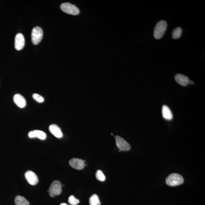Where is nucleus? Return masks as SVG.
<instances>
[{"label":"nucleus","mask_w":205,"mask_h":205,"mask_svg":"<svg viewBox=\"0 0 205 205\" xmlns=\"http://www.w3.org/2000/svg\"><path fill=\"white\" fill-rule=\"evenodd\" d=\"M85 161L78 158H74L70 160V165L71 167L77 170H82L85 167Z\"/></svg>","instance_id":"8"},{"label":"nucleus","mask_w":205,"mask_h":205,"mask_svg":"<svg viewBox=\"0 0 205 205\" xmlns=\"http://www.w3.org/2000/svg\"><path fill=\"white\" fill-rule=\"evenodd\" d=\"M96 177L98 180L101 181H104L106 179L105 175L102 171L100 170H98L96 172Z\"/></svg>","instance_id":"18"},{"label":"nucleus","mask_w":205,"mask_h":205,"mask_svg":"<svg viewBox=\"0 0 205 205\" xmlns=\"http://www.w3.org/2000/svg\"><path fill=\"white\" fill-rule=\"evenodd\" d=\"M32 96H33V98L34 100L36 101L38 103H42L44 102V98H43L40 95L37 94H34Z\"/></svg>","instance_id":"20"},{"label":"nucleus","mask_w":205,"mask_h":205,"mask_svg":"<svg viewBox=\"0 0 205 205\" xmlns=\"http://www.w3.org/2000/svg\"><path fill=\"white\" fill-rule=\"evenodd\" d=\"M116 145L120 150L122 151H128L130 149L131 147L129 144L123 138L117 136L116 137Z\"/></svg>","instance_id":"6"},{"label":"nucleus","mask_w":205,"mask_h":205,"mask_svg":"<svg viewBox=\"0 0 205 205\" xmlns=\"http://www.w3.org/2000/svg\"><path fill=\"white\" fill-rule=\"evenodd\" d=\"M25 39L24 36L21 33L17 34L15 37V47L17 50H21L24 48Z\"/></svg>","instance_id":"7"},{"label":"nucleus","mask_w":205,"mask_h":205,"mask_svg":"<svg viewBox=\"0 0 205 205\" xmlns=\"http://www.w3.org/2000/svg\"><path fill=\"white\" fill-rule=\"evenodd\" d=\"M163 117L167 120H171L173 119V116L170 109L166 105L163 106L162 109Z\"/></svg>","instance_id":"13"},{"label":"nucleus","mask_w":205,"mask_h":205,"mask_svg":"<svg viewBox=\"0 0 205 205\" xmlns=\"http://www.w3.org/2000/svg\"><path fill=\"white\" fill-rule=\"evenodd\" d=\"M49 130L54 136L57 138H61L63 136L61 129L56 124H52L50 125L49 127Z\"/></svg>","instance_id":"12"},{"label":"nucleus","mask_w":205,"mask_h":205,"mask_svg":"<svg viewBox=\"0 0 205 205\" xmlns=\"http://www.w3.org/2000/svg\"><path fill=\"white\" fill-rule=\"evenodd\" d=\"M43 36L42 29L36 26L32 29L31 34L32 41L33 44L37 45L41 41Z\"/></svg>","instance_id":"4"},{"label":"nucleus","mask_w":205,"mask_h":205,"mask_svg":"<svg viewBox=\"0 0 205 205\" xmlns=\"http://www.w3.org/2000/svg\"><path fill=\"white\" fill-rule=\"evenodd\" d=\"M89 203L90 205H100L101 204L99 197L96 194L93 195L90 198Z\"/></svg>","instance_id":"16"},{"label":"nucleus","mask_w":205,"mask_h":205,"mask_svg":"<svg viewBox=\"0 0 205 205\" xmlns=\"http://www.w3.org/2000/svg\"><path fill=\"white\" fill-rule=\"evenodd\" d=\"M68 203L72 205H76L79 204L80 201L78 199L76 198L74 196L71 195L69 197L68 200Z\"/></svg>","instance_id":"19"},{"label":"nucleus","mask_w":205,"mask_h":205,"mask_svg":"<svg viewBox=\"0 0 205 205\" xmlns=\"http://www.w3.org/2000/svg\"><path fill=\"white\" fill-rule=\"evenodd\" d=\"M62 184L60 182L55 181L51 183L48 192L51 196L59 195L62 192Z\"/></svg>","instance_id":"5"},{"label":"nucleus","mask_w":205,"mask_h":205,"mask_svg":"<svg viewBox=\"0 0 205 205\" xmlns=\"http://www.w3.org/2000/svg\"><path fill=\"white\" fill-rule=\"evenodd\" d=\"M15 203L16 205H29L28 201L25 198L19 195L15 197Z\"/></svg>","instance_id":"15"},{"label":"nucleus","mask_w":205,"mask_h":205,"mask_svg":"<svg viewBox=\"0 0 205 205\" xmlns=\"http://www.w3.org/2000/svg\"><path fill=\"white\" fill-rule=\"evenodd\" d=\"M166 183L170 186H176L183 184L184 178L179 174L173 173L169 175L166 179Z\"/></svg>","instance_id":"2"},{"label":"nucleus","mask_w":205,"mask_h":205,"mask_svg":"<svg viewBox=\"0 0 205 205\" xmlns=\"http://www.w3.org/2000/svg\"><path fill=\"white\" fill-rule=\"evenodd\" d=\"M28 135L30 138L37 137L41 140L45 139L46 137V133L44 132L37 130L29 132Z\"/></svg>","instance_id":"14"},{"label":"nucleus","mask_w":205,"mask_h":205,"mask_svg":"<svg viewBox=\"0 0 205 205\" xmlns=\"http://www.w3.org/2000/svg\"><path fill=\"white\" fill-rule=\"evenodd\" d=\"M175 80L179 85L185 86L189 84V79L187 76L181 74H177L175 76Z\"/></svg>","instance_id":"10"},{"label":"nucleus","mask_w":205,"mask_h":205,"mask_svg":"<svg viewBox=\"0 0 205 205\" xmlns=\"http://www.w3.org/2000/svg\"><path fill=\"white\" fill-rule=\"evenodd\" d=\"M167 24L164 20H161L155 26L154 29L153 35L156 39H160L164 36L167 30Z\"/></svg>","instance_id":"1"},{"label":"nucleus","mask_w":205,"mask_h":205,"mask_svg":"<svg viewBox=\"0 0 205 205\" xmlns=\"http://www.w3.org/2000/svg\"><path fill=\"white\" fill-rule=\"evenodd\" d=\"M25 176L29 184L35 185L38 182V177L34 172L31 171H28L25 174Z\"/></svg>","instance_id":"9"},{"label":"nucleus","mask_w":205,"mask_h":205,"mask_svg":"<svg viewBox=\"0 0 205 205\" xmlns=\"http://www.w3.org/2000/svg\"><path fill=\"white\" fill-rule=\"evenodd\" d=\"M60 7L63 12L68 14L77 15L80 13V10L78 8L74 5L69 2L63 3L60 5Z\"/></svg>","instance_id":"3"},{"label":"nucleus","mask_w":205,"mask_h":205,"mask_svg":"<svg viewBox=\"0 0 205 205\" xmlns=\"http://www.w3.org/2000/svg\"><path fill=\"white\" fill-rule=\"evenodd\" d=\"M182 33V29L181 27H178L174 29L172 32V38L177 39L181 37Z\"/></svg>","instance_id":"17"},{"label":"nucleus","mask_w":205,"mask_h":205,"mask_svg":"<svg viewBox=\"0 0 205 205\" xmlns=\"http://www.w3.org/2000/svg\"><path fill=\"white\" fill-rule=\"evenodd\" d=\"M60 205H68L67 204H66V203H62Z\"/></svg>","instance_id":"21"},{"label":"nucleus","mask_w":205,"mask_h":205,"mask_svg":"<svg viewBox=\"0 0 205 205\" xmlns=\"http://www.w3.org/2000/svg\"><path fill=\"white\" fill-rule=\"evenodd\" d=\"M13 101L20 108L26 106V102L24 98L20 94H15L13 97Z\"/></svg>","instance_id":"11"}]
</instances>
